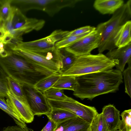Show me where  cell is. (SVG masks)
<instances>
[{"instance_id":"obj_25","label":"cell","mask_w":131,"mask_h":131,"mask_svg":"<svg viewBox=\"0 0 131 131\" xmlns=\"http://www.w3.org/2000/svg\"><path fill=\"white\" fill-rule=\"evenodd\" d=\"M92 31L79 35L65 37L57 42L55 44V47L57 49H59L64 48L72 43L88 35Z\"/></svg>"},{"instance_id":"obj_4","label":"cell","mask_w":131,"mask_h":131,"mask_svg":"<svg viewBox=\"0 0 131 131\" xmlns=\"http://www.w3.org/2000/svg\"><path fill=\"white\" fill-rule=\"evenodd\" d=\"M114 62L102 53L91 54L77 56L72 65L68 70L61 74V75L77 77L95 72L113 69Z\"/></svg>"},{"instance_id":"obj_15","label":"cell","mask_w":131,"mask_h":131,"mask_svg":"<svg viewBox=\"0 0 131 131\" xmlns=\"http://www.w3.org/2000/svg\"><path fill=\"white\" fill-rule=\"evenodd\" d=\"M90 124L77 116L57 124L54 131H86Z\"/></svg>"},{"instance_id":"obj_7","label":"cell","mask_w":131,"mask_h":131,"mask_svg":"<svg viewBox=\"0 0 131 131\" xmlns=\"http://www.w3.org/2000/svg\"><path fill=\"white\" fill-rule=\"evenodd\" d=\"M47 100L51 109L68 111L80 117L90 124L98 114L94 107L85 105L69 97L63 100Z\"/></svg>"},{"instance_id":"obj_10","label":"cell","mask_w":131,"mask_h":131,"mask_svg":"<svg viewBox=\"0 0 131 131\" xmlns=\"http://www.w3.org/2000/svg\"><path fill=\"white\" fill-rule=\"evenodd\" d=\"M69 32L61 29L56 30L44 38L29 42L22 41L16 46L36 52L51 51L56 48V43L67 36Z\"/></svg>"},{"instance_id":"obj_35","label":"cell","mask_w":131,"mask_h":131,"mask_svg":"<svg viewBox=\"0 0 131 131\" xmlns=\"http://www.w3.org/2000/svg\"><path fill=\"white\" fill-rule=\"evenodd\" d=\"M116 131H119L118 130H116Z\"/></svg>"},{"instance_id":"obj_23","label":"cell","mask_w":131,"mask_h":131,"mask_svg":"<svg viewBox=\"0 0 131 131\" xmlns=\"http://www.w3.org/2000/svg\"><path fill=\"white\" fill-rule=\"evenodd\" d=\"M0 108L10 116L13 119L17 125L23 127L28 131H30L31 130L27 127L25 123L13 111L4 98L0 96Z\"/></svg>"},{"instance_id":"obj_17","label":"cell","mask_w":131,"mask_h":131,"mask_svg":"<svg viewBox=\"0 0 131 131\" xmlns=\"http://www.w3.org/2000/svg\"><path fill=\"white\" fill-rule=\"evenodd\" d=\"M131 20L123 25L116 36L115 44L116 48L125 46L131 42Z\"/></svg>"},{"instance_id":"obj_24","label":"cell","mask_w":131,"mask_h":131,"mask_svg":"<svg viewBox=\"0 0 131 131\" xmlns=\"http://www.w3.org/2000/svg\"><path fill=\"white\" fill-rule=\"evenodd\" d=\"M86 131H109L101 113L94 118Z\"/></svg>"},{"instance_id":"obj_13","label":"cell","mask_w":131,"mask_h":131,"mask_svg":"<svg viewBox=\"0 0 131 131\" xmlns=\"http://www.w3.org/2000/svg\"><path fill=\"white\" fill-rule=\"evenodd\" d=\"M105 55L114 62L116 69L122 72L126 64L131 60V42L123 47L110 50Z\"/></svg>"},{"instance_id":"obj_20","label":"cell","mask_w":131,"mask_h":131,"mask_svg":"<svg viewBox=\"0 0 131 131\" xmlns=\"http://www.w3.org/2000/svg\"><path fill=\"white\" fill-rule=\"evenodd\" d=\"M58 49L61 64L60 70V73L61 74L68 70L72 66L77 56L67 51L64 48Z\"/></svg>"},{"instance_id":"obj_16","label":"cell","mask_w":131,"mask_h":131,"mask_svg":"<svg viewBox=\"0 0 131 131\" xmlns=\"http://www.w3.org/2000/svg\"><path fill=\"white\" fill-rule=\"evenodd\" d=\"M124 3L123 0H96L93 7L102 14H113Z\"/></svg>"},{"instance_id":"obj_29","label":"cell","mask_w":131,"mask_h":131,"mask_svg":"<svg viewBox=\"0 0 131 131\" xmlns=\"http://www.w3.org/2000/svg\"><path fill=\"white\" fill-rule=\"evenodd\" d=\"M12 11L11 0H3L0 6V15L1 24L8 19Z\"/></svg>"},{"instance_id":"obj_30","label":"cell","mask_w":131,"mask_h":131,"mask_svg":"<svg viewBox=\"0 0 131 131\" xmlns=\"http://www.w3.org/2000/svg\"><path fill=\"white\" fill-rule=\"evenodd\" d=\"M128 67L122 72L125 84V92L131 97V60L127 63Z\"/></svg>"},{"instance_id":"obj_9","label":"cell","mask_w":131,"mask_h":131,"mask_svg":"<svg viewBox=\"0 0 131 131\" xmlns=\"http://www.w3.org/2000/svg\"><path fill=\"white\" fill-rule=\"evenodd\" d=\"M23 88L29 105L34 116L49 115L52 109L44 94L36 89L34 85H23Z\"/></svg>"},{"instance_id":"obj_14","label":"cell","mask_w":131,"mask_h":131,"mask_svg":"<svg viewBox=\"0 0 131 131\" xmlns=\"http://www.w3.org/2000/svg\"><path fill=\"white\" fill-rule=\"evenodd\" d=\"M102 113L109 131H116L120 122V111L113 105L109 104L102 108Z\"/></svg>"},{"instance_id":"obj_1","label":"cell","mask_w":131,"mask_h":131,"mask_svg":"<svg viewBox=\"0 0 131 131\" xmlns=\"http://www.w3.org/2000/svg\"><path fill=\"white\" fill-rule=\"evenodd\" d=\"M76 79L73 94L82 100H92L98 96L115 92L123 82L122 72L116 69L85 74Z\"/></svg>"},{"instance_id":"obj_33","label":"cell","mask_w":131,"mask_h":131,"mask_svg":"<svg viewBox=\"0 0 131 131\" xmlns=\"http://www.w3.org/2000/svg\"><path fill=\"white\" fill-rule=\"evenodd\" d=\"M2 131H28L19 126H8L3 128Z\"/></svg>"},{"instance_id":"obj_3","label":"cell","mask_w":131,"mask_h":131,"mask_svg":"<svg viewBox=\"0 0 131 131\" xmlns=\"http://www.w3.org/2000/svg\"><path fill=\"white\" fill-rule=\"evenodd\" d=\"M131 0L124 3L108 21L99 24L96 29L99 37L98 47L99 53L106 50L116 48L115 39L119 31L125 23L130 20Z\"/></svg>"},{"instance_id":"obj_18","label":"cell","mask_w":131,"mask_h":131,"mask_svg":"<svg viewBox=\"0 0 131 131\" xmlns=\"http://www.w3.org/2000/svg\"><path fill=\"white\" fill-rule=\"evenodd\" d=\"M61 76L60 73H52L39 80L34 86L44 94L46 91L53 86Z\"/></svg>"},{"instance_id":"obj_27","label":"cell","mask_w":131,"mask_h":131,"mask_svg":"<svg viewBox=\"0 0 131 131\" xmlns=\"http://www.w3.org/2000/svg\"><path fill=\"white\" fill-rule=\"evenodd\" d=\"M44 94L47 99L52 100H63L68 97L64 94L63 90L53 87L46 91Z\"/></svg>"},{"instance_id":"obj_34","label":"cell","mask_w":131,"mask_h":131,"mask_svg":"<svg viewBox=\"0 0 131 131\" xmlns=\"http://www.w3.org/2000/svg\"><path fill=\"white\" fill-rule=\"evenodd\" d=\"M0 24H1V20L0 15Z\"/></svg>"},{"instance_id":"obj_31","label":"cell","mask_w":131,"mask_h":131,"mask_svg":"<svg viewBox=\"0 0 131 131\" xmlns=\"http://www.w3.org/2000/svg\"><path fill=\"white\" fill-rule=\"evenodd\" d=\"M96 29V27L87 26L77 28L73 30L69 31L67 36H75L82 34L91 31Z\"/></svg>"},{"instance_id":"obj_19","label":"cell","mask_w":131,"mask_h":131,"mask_svg":"<svg viewBox=\"0 0 131 131\" xmlns=\"http://www.w3.org/2000/svg\"><path fill=\"white\" fill-rule=\"evenodd\" d=\"M47 116L48 119L53 122L57 125L70 118L78 116L65 110L60 109H52L50 114Z\"/></svg>"},{"instance_id":"obj_28","label":"cell","mask_w":131,"mask_h":131,"mask_svg":"<svg viewBox=\"0 0 131 131\" xmlns=\"http://www.w3.org/2000/svg\"><path fill=\"white\" fill-rule=\"evenodd\" d=\"M7 77L0 65V96L4 98L8 97L9 88Z\"/></svg>"},{"instance_id":"obj_22","label":"cell","mask_w":131,"mask_h":131,"mask_svg":"<svg viewBox=\"0 0 131 131\" xmlns=\"http://www.w3.org/2000/svg\"><path fill=\"white\" fill-rule=\"evenodd\" d=\"M7 79L9 88L14 95L22 102L28 104L23 88V85L17 81L7 76Z\"/></svg>"},{"instance_id":"obj_26","label":"cell","mask_w":131,"mask_h":131,"mask_svg":"<svg viewBox=\"0 0 131 131\" xmlns=\"http://www.w3.org/2000/svg\"><path fill=\"white\" fill-rule=\"evenodd\" d=\"M122 119L118 127L119 131H131V109L124 110L120 115Z\"/></svg>"},{"instance_id":"obj_5","label":"cell","mask_w":131,"mask_h":131,"mask_svg":"<svg viewBox=\"0 0 131 131\" xmlns=\"http://www.w3.org/2000/svg\"><path fill=\"white\" fill-rule=\"evenodd\" d=\"M9 50L28 61L52 73H60L61 64L58 49L47 52L33 51L16 45H10Z\"/></svg>"},{"instance_id":"obj_8","label":"cell","mask_w":131,"mask_h":131,"mask_svg":"<svg viewBox=\"0 0 131 131\" xmlns=\"http://www.w3.org/2000/svg\"><path fill=\"white\" fill-rule=\"evenodd\" d=\"M9 17L12 28L10 33L13 30H16V33L19 35L22 36L33 30H39L45 24L43 20L27 17L19 9L13 6H12Z\"/></svg>"},{"instance_id":"obj_11","label":"cell","mask_w":131,"mask_h":131,"mask_svg":"<svg viewBox=\"0 0 131 131\" xmlns=\"http://www.w3.org/2000/svg\"><path fill=\"white\" fill-rule=\"evenodd\" d=\"M99 37L96 29L64 48L67 51L77 56L91 54L98 48Z\"/></svg>"},{"instance_id":"obj_12","label":"cell","mask_w":131,"mask_h":131,"mask_svg":"<svg viewBox=\"0 0 131 131\" xmlns=\"http://www.w3.org/2000/svg\"><path fill=\"white\" fill-rule=\"evenodd\" d=\"M8 95L6 101L13 111L25 123H31L34 116L29 104L19 100L9 89Z\"/></svg>"},{"instance_id":"obj_21","label":"cell","mask_w":131,"mask_h":131,"mask_svg":"<svg viewBox=\"0 0 131 131\" xmlns=\"http://www.w3.org/2000/svg\"><path fill=\"white\" fill-rule=\"evenodd\" d=\"M77 84L76 77L70 75H61L52 87L61 90L74 91Z\"/></svg>"},{"instance_id":"obj_2","label":"cell","mask_w":131,"mask_h":131,"mask_svg":"<svg viewBox=\"0 0 131 131\" xmlns=\"http://www.w3.org/2000/svg\"><path fill=\"white\" fill-rule=\"evenodd\" d=\"M0 65L7 76L23 85H34L40 80L53 73L11 50L0 55Z\"/></svg>"},{"instance_id":"obj_32","label":"cell","mask_w":131,"mask_h":131,"mask_svg":"<svg viewBox=\"0 0 131 131\" xmlns=\"http://www.w3.org/2000/svg\"><path fill=\"white\" fill-rule=\"evenodd\" d=\"M56 124L53 122L48 119V121L41 131H54Z\"/></svg>"},{"instance_id":"obj_36","label":"cell","mask_w":131,"mask_h":131,"mask_svg":"<svg viewBox=\"0 0 131 131\" xmlns=\"http://www.w3.org/2000/svg\"><path fill=\"white\" fill-rule=\"evenodd\" d=\"M1 24H0V27L1 26Z\"/></svg>"},{"instance_id":"obj_6","label":"cell","mask_w":131,"mask_h":131,"mask_svg":"<svg viewBox=\"0 0 131 131\" xmlns=\"http://www.w3.org/2000/svg\"><path fill=\"white\" fill-rule=\"evenodd\" d=\"M79 0H15L14 4L21 12L35 9L43 11L52 16L61 9L73 7Z\"/></svg>"}]
</instances>
